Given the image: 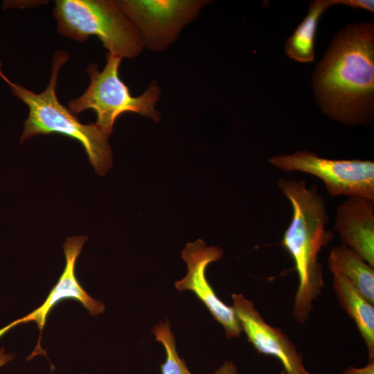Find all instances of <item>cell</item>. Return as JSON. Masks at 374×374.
Here are the masks:
<instances>
[{
  "mask_svg": "<svg viewBox=\"0 0 374 374\" xmlns=\"http://www.w3.org/2000/svg\"><path fill=\"white\" fill-rule=\"evenodd\" d=\"M269 164L286 171H300L321 179L330 195L361 197L374 200V162L369 160H334L307 150L274 156Z\"/></svg>",
  "mask_w": 374,
  "mask_h": 374,
  "instance_id": "6",
  "label": "cell"
},
{
  "mask_svg": "<svg viewBox=\"0 0 374 374\" xmlns=\"http://www.w3.org/2000/svg\"><path fill=\"white\" fill-rule=\"evenodd\" d=\"M332 289L343 310L355 323L374 361V306L344 276L334 274Z\"/></svg>",
  "mask_w": 374,
  "mask_h": 374,
  "instance_id": "12",
  "label": "cell"
},
{
  "mask_svg": "<svg viewBox=\"0 0 374 374\" xmlns=\"http://www.w3.org/2000/svg\"><path fill=\"white\" fill-rule=\"evenodd\" d=\"M233 305L242 331L258 354L277 358L287 374H310L302 355L279 328L267 323L253 303L242 294H232Z\"/></svg>",
  "mask_w": 374,
  "mask_h": 374,
  "instance_id": "9",
  "label": "cell"
},
{
  "mask_svg": "<svg viewBox=\"0 0 374 374\" xmlns=\"http://www.w3.org/2000/svg\"><path fill=\"white\" fill-rule=\"evenodd\" d=\"M152 332L155 339L161 343L166 353V362L161 364L162 374H193L177 353L175 337L168 321H160L154 326Z\"/></svg>",
  "mask_w": 374,
  "mask_h": 374,
  "instance_id": "15",
  "label": "cell"
},
{
  "mask_svg": "<svg viewBox=\"0 0 374 374\" xmlns=\"http://www.w3.org/2000/svg\"><path fill=\"white\" fill-rule=\"evenodd\" d=\"M328 264L332 274L344 276L366 299L374 304V267L342 244L331 248Z\"/></svg>",
  "mask_w": 374,
  "mask_h": 374,
  "instance_id": "13",
  "label": "cell"
},
{
  "mask_svg": "<svg viewBox=\"0 0 374 374\" xmlns=\"http://www.w3.org/2000/svg\"><path fill=\"white\" fill-rule=\"evenodd\" d=\"M205 0H117L116 3L136 28L144 47L161 51L194 20Z\"/></svg>",
  "mask_w": 374,
  "mask_h": 374,
  "instance_id": "7",
  "label": "cell"
},
{
  "mask_svg": "<svg viewBox=\"0 0 374 374\" xmlns=\"http://www.w3.org/2000/svg\"><path fill=\"white\" fill-rule=\"evenodd\" d=\"M279 374H287V373L283 369Z\"/></svg>",
  "mask_w": 374,
  "mask_h": 374,
  "instance_id": "21",
  "label": "cell"
},
{
  "mask_svg": "<svg viewBox=\"0 0 374 374\" xmlns=\"http://www.w3.org/2000/svg\"><path fill=\"white\" fill-rule=\"evenodd\" d=\"M334 0H315L310 2L308 15L297 26L285 44L286 55L291 59L309 63L314 60V42L319 20Z\"/></svg>",
  "mask_w": 374,
  "mask_h": 374,
  "instance_id": "14",
  "label": "cell"
},
{
  "mask_svg": "<svg viewBox=\"0 0 374 374\" xmlns=\"http://www.w3.org/2000/svg\"><path fill=\"white\" fill-rule=\"evenodd\" d=\"M222 255L220 247H207L200 239L187 243L181 257L187 264L188 272L175 285L179 291H192L222 325L227 338H235L240 335L242 329L235 311L217 296L205 275L206 267L221 259Z\"/></svg>",
  "mask_w": 374,
  "mask_h": 374,
  "instance_id": "8",
  "label": "cell"
},
{
  "mask_svg": "<svg viewBox=\"0 0 374 374\" xmlns=\"http://www.w3.org/2000/svg\"><path fill=\"white\" fill-rule=\"evenodd\" d=\"M278 187L292 208V220L281 244L292 257L299 279L292 315L296 322L303 324L324 287L319 254L334 234L326 229L328 216L325 200L316 186L308 188L304 180L280 178Z\"/></svg>",
  "mask_w": 374,
  "mask_h": 374,
  "instance_id": "2",
  "label": "cell"
},
{
  "mask_svg": "<svg viewBox=\"0 0 374 374\" xmlns=\"http://www.w3.org/2000/svg\"><path fill=\"white\" fill-rule=\"evenodd\" d=\"M106 60L101 71L96 63L87 66L86 71L90 83L80 97L69 102L70 112L77 115L87 109L93 110L97 116L96 125L108 137L113 132L117 117L125 112L137 113L158 122L161 117L155 105L160 98L161 90L156 81L152 80L141 95L132 96L118 75L122 59L108 53Z\"/></svg>",
  "mask_w": 374,
  "mask_h": 374,
  "instance_id": "5",
  "label": "cell"
},
{
  "mask_svg": "<svg viewBox=\"0 0 374 374\" xmlns=\"http://www.w3.org/2000/svg\"><path fill=\"white\" fill-rule=\"evenodd\" d=\"M13 357L14 355L12 354L6 353L4 348H0V366L12 360Z\"/></svg>",
  "mask_w": 374,
  "mask_h": 374,
  "instance_id": "19",
  "label": "cell"
},
{
  "mask_svg": "<svg viewBox=\"0 0 374 374\" xmlns=\"http://www.w3.org/2000/svg\"><path fill=\"white\" fill-rule=\"evenodd\" d=\"M69 57L66 52L59 51L55 53L48 85L39 93L11 81L8 84L11 93L24 102L29 109L20 142L35 135L51 133L73 138L82 145L96 173L104 175L113 163L108 136L95 123L85 125L80 123L69 108L60 103L56 96L59 72Z\"/></svg>",
  "mask_w": 374,
  "mask_h": 374,
  "instance_id": "3",
  "label": "cell"
},
{
  "mask_svg": "<svg viewBox=\"0 0 374 374\" xmlns=\"http://www.w3.org/2000/svg\"><path fill=\"white\" fill-rule=\"evenodd\" d=\"M87 239V238L84 235L71 236L66 239L64 244V251L66 258L64 269L59 280L50 292L43 305L26 317L14 321L7 326L0 329V337L8 330L19 323L35 321L39 330V337L37 345L33 352V356H35L42 352L40 346L41 335L48 314L51 309L61 300L66 299L77 300L93 316L98 315L104 312L105 305L93 299L83 290L78 281L75 274L76 260Z\"/></svg>",
  "mask_w": 374,
  "mask_h": 374,
  "instance_id": "10",
  "label": "cell"
},
{
  "mask_svg": "<svg viewBox=\"0 0 374 374\" xmlns=\"http://www.w3.org/2000/svg\"><path fill=\"white\" fill-rule=\"evenodd\" d=\"M341 374H374V361H368V363L362 368L348 366Z\"/></svg>",
  "mask_w": 374,
  "mask_h": 374,
  "instance_id": "17",
  "label": "cell"
},
{
  "mask_svg": "<svg viewBox=\"0 0 374 374\" xmlns=\"http://www.w3.org/2000/svg\"><path fill=\"white\" fill-rule=\"evenodd\" d=\"M1 62L0 60V77H1L4 81H6L7 82V84H8L10 81L3 75V72H2V69H1Z\"/></svg>",
  "mask_w": 374,
  "mask_h": 374,
  "instance_id": "20",
  "label": "cell"
},
{
  "mask_svg": "<svg viewBox=\"0 0 374 374\" xmlns=\"http://www.w3.org/2000/svg\"><path fill=\"white\" fill-rule=\"evenodd\" d=\"M335 4H342L353 8L366 10L374 12V1L371 0H334Z\"/></svg>",
  "mask_w": 374,
  "mask_h": 374,
  "instance_id": "16",
  "label": "cell"
},
{
  "mask_svg": "<svg viewBox=\"0 0 374 374\" xmlns=\"http://www.w3.org/2000/svg\"><path fill=\"white\" fill-rule=\"evenodd\" d=\"M214 374H238V372L233 362L226 361L217 369Z\"/></svg>",
  "mask_w": 374,
  "mask_h": 374,
  "instance_id": "18",
  "label": "cell"
},
{
  "mask_svg": "<svg viewBox=\"0 0 374 374\" xmlns=\"http://www.w3.org/2000/svg\"><path fill=\"white\" fill-rule=\"evenodd\" d=\"M53 14L59 33L84 42L96 36L108 53L121 59L134 58L144 45L131 21L111 0H57Z\"/></svg>",
  "mask_w": 374,
  "mask_h": 374,
  "instance_id": "4",
  "label": "cell"
},
{
  "mask_svg": "<svg viewBox=\"0 0 374 374\" xmlns=\"http://www.w3.org/2000/svg\"><path fill=\"white\" fill-rule=\"evenodd\" d=\"M315 98L330 118L346 125L366 124L374 104V27L350 24L333 38L315 68Z\"/></svg>",
  "mask_w": 374,
  "mask_h": 374,
  "instance_id": "1",
  "label": "cell"
},
{
  "mask_svg": "<svg viewBox=\"0 0 374 374\" xmlns=\"http://www.w3.org/2000/svg\"><path fill=\"white\" fill-rule=\"evenodd\" d=\"M336 231L341 244L374 267V200L350 197L337 209Z\"/></svg>",
  "mask_w": 374,
  "mask_h": 374,
  "instance_id": "11",
  "label": "cell"
}]
</instances>
